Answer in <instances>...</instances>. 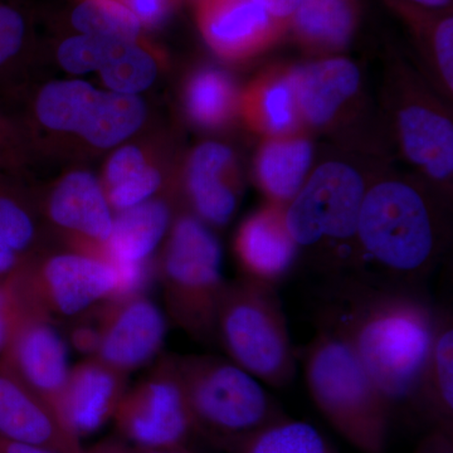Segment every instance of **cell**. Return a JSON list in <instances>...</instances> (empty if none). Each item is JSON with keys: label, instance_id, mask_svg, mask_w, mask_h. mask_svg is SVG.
<instances>
[{"label": "cell", "instance_id": "obj_1", "mask_svg": "<svg viewBox=\"0 0 453 453\" xmlns=\"http://www.w3.org/2000/svg\"><path fill=\"white\" fill-rule=\"evenodd\" d=\"M437 309L422 286L348 273L325 281L319 294L316 326L347 342L393 414L413 416Z\"/></svg>", "mask_w": 453, "mask_h": 453}, {"label": "cell", "instance_id": "obj_2", "mask_svg": "<svg viewBox=\"0 0 453 453\" xmlns=\"http://www.w3.org/2000/svg\"><path fill=\"white\" fill-rule=\"evenodd\" d=\"M449 205L417 175L378 166L360 210L351 273L421 286L449 244Z\"/></svg>", "mask_w": 453, "mask_h": 453}, {"label": "cell", "instance_id": "obj_3", "mask_svg": "<svg viewBox=\"0 0 453 453\" xmlns=\"http://www.w3.org/2000/svg\"><path fill=\"white\" fill-rule=\"evenodd\" d=\"M368 159L348 151L327 157L312 168L285 207L286 226L300 258L325 280L348 275L356 266L360 210L380 166L365 165Z\"/></svg>", "mask_w": 453, "mask_h": 453}, {"label": "cell", "instance_id": "obj_4", "mask_svg": "<svg viewBox=\"0 0 453 453\" xmlns=\"http://www.w3.org/2000/svg\"><path fill=\"white\" fill-rule=\"evenodd\" d=\"M301 360L312 402L340 436L360 453H387L395 414L347 342L318 326Z\"/></svg>", "mask_w": 453, "mask_h": 453}, {"label": "cell", "instance_id": "obj_5", "mask_svg": "<svg viewBox=\"0 0 453 453\" xmlns=\"http://www.w3.org/2000/svg\"><path fill=\"white\" fill-rule=\"evenodd\" d=\"M199 438L226 453L288 414L264 384L216 356H174Z\"/></svg>", "mask_w": 453, "mask_h": 453}, {"label": "cell", "instance_id": "obj_6", "mask_svg": "<svg viewBox=\"0 0 453 453\" xmlns=\"http://www.w3.org/2000/svg\"><path fill=\"white\" fill-rule=\"evenodd\" d=\"M384 110L399 153L417 177L451 204L453 121L451 110L418 70L390 57L384 73Z\"/></svg>", "mask_w": 453, "mask_h": 453}, {"label": "cell", "instance_id": "obj_7", "mask_svg": "<svg viewBox=\"0 0 453 453\" xmlns=\"http://www.w3.org/2000/svg\"><path fill=\"white\" fill-rule=\"evenodd\" d=\"M214 342L262 384L285 388L295 380L296 354L273 286L246 277L226 281L217 310Z\"/></svg>", "mask_w": 453, "mask_h": 453}, {"label": "cell", "instance_id": "obj_8", "mask_svg": "<svg viewBox=\"0 0 453 453\" xmlns=\"http://www.w3.org/2000/svg\"><path fill=\"white\" fill-rule=\"evenodd\" d=\"M157 276L170 320L193 339L214 342L217 310L226 281L222 247L211 226L192 213L173 220Z\"/></svg>", "mask_w": 453, "mask_h": 453}, {"label": "cell", "instance_id": "obj_9", "mask_svg": "<svg viewBox=\"0 0 453 453\" xmlns=\"http://www.w3.org/2000/svg\"><path fill=\"white\" fill-rule=\"evenodd\" d=\"M295 88L303 127L334 140L348 153L381 157L362 68L344 56L319 57L295 65Z\"/></svg>", "mask_w": 453, "mask_h": 453}, {"label": "cell", "instance_id": "obj_10", "mask_svg": "<svg viewBox=\"0 0 453 453\" xmlns=\"http://www.w3.org/2000/svg\"><path fill=\"white\" fill-rule=\"evenodd\" d=\"M19 276L33 308L50 320H73L118 299L120 292V277L111 262L73 249L42 251Z\"/></svg>", "mask_w": 453, "mask_h": 453}, {"label": "cell", "instance_id": "obj_11", "mask_svg": "<svg viewBox=\"0 0 453 453\" xmlns=\"http://www.w3.org/2000/svg\"><path fill=\"white\" fill-rule=\"evenodd\" d=\"M112 419L136 449L190 447L198 434L174 356L163 357L145 380L127 389Z\"/></svg>", "mask_w": 453, "mask_h": 453}, {"label": "cell", "instance_id": "obj_12", "mask_svg": "<svg viewBox=\"0 0 453 453\" xmlns=\"http://www.w3.org/2000/svg\"><path fill=\"white\" fill-rule=\"evenodd\" d=\"M172 225L173 211L165 199L153 198L129 210L116 211L103 257L118 270L119 297L145 295L157 276L154 252L168 235Z\"/></svg>", "mask_w": 453, "mask_h": 453}, {"label": "cell", "instance_id": "obj_13", "mask_svg": "<svg viewBox=\"0 0 453 453\" xmlns=\"http://www.w3.org/2000/svg\"><path fill=\"white\" fill-rule=\"evenodd\" d=\"M100 319L98 360L116 371L129 372L159 356L168 332L162 309L145 295L110 300L97 306Z\"/></svg>", "mask_w": 453, "mask_h": 453}, {"label": "cell", "instance_id": "obj_14", "mask_svg": "<svg viewBox=\"0 0 453 453\" xmlns=\"http://www.w3.org/2000/svg\"><path fill=\"white\" fill-rule=\"evenodd\" d=\"M196 22L205 43L228 62L256 58L288 35V23L252 0H198Z\"/></svg>", "mask_w": 453, "mask_h": 453}, {"label": "cell", "instance_id": "obj_15", "mask_svg": "<svg viewBox=\"0 0 453 453\" xmlns=\"http://www.w3.org/2000/svg\"><path fill=\"white\" fill-rule=\"evenodd\" d=\"M46 214L70 249L103 257L115 213L94 174L73 172L61 179L50 192Z\"/></svg>", "mask_w": 453, "mask_h": 453}, {"label": "cell", "instance_id": "obj_16", "mask_svg": "<svg viewBox=\"0 0 453 453\" xmlns=\"http://www.w3.org/2000/svg\"><path fill=\"white\" fill-rule=\"evenodd\" d=\"M2 362L57 412L71 368L67 344L53 320L44 315H33Z\"/></svg>", "mask_w": 453, "mask_h": 453}, {"label": "cell", "instance_id": "obj_17", "mask_svg": "<svg viewBox=\"0 0 453 453\" xmlns=\"http://www.w3.org/2000/svg\"><path fill=\"white\" fill-rule=\"evenodd\" d=\"M0 437L59 453H85L52 405L0 360Z\"/></svg>", "mask_w": 453, "mask_h": 453}, {"label": "cell", "instance_id": "obj_18", "mask_svg": "<svg viewBox=\"0 0 453 453\" xmlns=\"http://www.w3.org/2000/svg\"><path fill=\"white\" fill-rule=\"evenodd\" d=\"M234 253L242 277L277 288L300 259L285 208L267 203L247 217L235 234Z\"/></svg>", "mask_w": 453, "mask_h": 453}, {"label": "cell", "instance_id": "obj_19", "mask_svg": "<svg viewBox=\"0 0 453 453\" xmlns=\"http://www.w3.org/2000/svg\"><path fill=\"white\" fill-rule=\"evenodd\" d=\"M127 377L95 357L71 368L57 405L65 427L80 440L105 426L127 392Z\"/></svg>", "mask_w": 453, "mask_h": 453}, {"label": "cell", "instance_id": "obj_20", "mask_svg": "<svg viewBox=\"0 0 453 453\" xmlns=\"http://www.w3.org/2000/svg\"><path fill=\"white\" fill-rule=\"evenodd\" d=\"M186 190L193 216L210 226L228 225L243 190L234 150L217 142L196 146L188 160Z\"/></svg>", "mask_w": 453, "mask_h": 453}, {"label": "cell", "instance_id": "obj_21", "mask_svg": "<svg viewBox=\"0 0 453 453\" xmlns=\"http://www.w3.org/2000/svg\"><path fill=\"white\" fill-rule=\"evenodd\" d=\"M240 118L262 138L308 133L301 120L295 65H276L241 89Z\"/></svg>", "mask_w": 453, "mask_h": 453}, {"label": "cell", "instance_id": "obj_22", "mask_svg": "<svg viewBox=\"0 0 453 453\" xmlns=\"http://www.w3.org/2000/svg\"><path fill=\"white\" fill-rule=\"evenodd\" d=\"M314 157L309 133L262 140L255 157V179L267 203L285 208L305 184Z\"/></svg>", "mask_w": 453, "mask_h": 453}, {"label": "cell", "instance_id": "obj_23", "mask_svg": "<svg viewBox=\"0 0 453 453\" xmlns=\"http://www.w3.org/2000/svg\"><path fill=\"white\" fill-rule=\"evenodd\" d=\"M360 22L359 0H303L288 20V35L315 57L340 56Z\"/></svg>", "mask_w": 453, "mask_h": 453}, {"label": "cell", "instance_id": "obj_24", "mask_svg": "<svg viewBox=\"0 0 453 453\" xmlns=\"http://www.w3.org/2000/svg\"><path fill=\"white\" fill-rule=\"evenodd\" d=\"M0 168V280L25 270L43 250L37 208Z\"/></svg>", "mask_w": 453, "mask_h": 453}, {"label": "cell", "instance_id": "obj_25", "mask_svg": "<svg viewBox=\"0 0 453 453\" xmlns=\"http://www.w3.org/2000/svg\"><path fill=\"white\" fill-rule=\"evenodd\" d=\"M413 417H418L428 429L453 431V319L447 308L437 309L436 327Z\"/></svg>", "mask_w": 453, "mask_h": 453}, {"label": "cell", "instance_id": "obj_26", "mask_svg": "<svg viewBox=\"0 0 453 453\" xmlns=\"http://www.w3.org/2000/svg\"><path fill=\"white\" fill-rule=\"evenodd\" d=\"M395 14L412 37L414 47L427 71L429 85L437 94L453 98V11L434 12L387 5Z\"/></svg>", "mask_w": 453, "mask_h": 453}, {"label": "cell", "instance_id": "obj_27", "mask_svg": "<svg viewBox=\"0 0 453 453\" xmlns=\"http://www.w3.org/2000/svg\"><path fill=\"white\" fill-rule=\"evenodd\" d=\"M145 116L142 97L100 91L79 135L95 148H113L134 135L144 124Z\"/></svg>", "mask_w": 453, "mask_h": 453}, {"label": "cell", "instance_id": "obj_28", "mask_svg": "<svg viewBox=\"0 0 453 453\" xmlns=\"http://www.w3.org/2000/svg\"><path fill=\"white\" fill-rule=\"evenodd\" d=\"M241 89L217 68L196 71L186 88V107L199 127L217 129L240 116Z\"/></svg>", "mask_w": 453, "mask_h": 453}, {"label": "cell", "instance_id": "obj_29", "mask_svg": "<svg viewBox=\"0 0 453 453\" xmlns=\"http://www.w3.org/2000/svg\"><path fill=\"white\" fill-rule=\"evenodd\" d=\"M98 92L81 80L50 82L42 88L35 103L38 120L50 130L79 134Z\"/></svg>", "mask_w": 453, "mask_h": 453}, {"label": "cell", "instance_id": "obj_30", "mask_svg": "<svg viewBox=\"0 0 453 453\" xmlns=\"http://www.w3.org/2000/svg\"><path fill=\"white\" fill-rule=\"evenodd\" d=\"M226 453L339 452L314 426L286 416L285 418L244 438Z\"/></svg>", "mask_w": 453, "mask_h": 453}, {"label": "cell", "instance_id": "obj_31", "mask_svg": "<svg viewBox=\"0 0 453 453\" xmlns=\"http://www.w3.org/2000/svg\"><path fill=\"white\" fill-rule=\"evenodd\" d=\"M71 22L80 35L122 42H138L142 23L118 0H82L74 8Z\"/></svg>", "mask_w": 453, "mask_h": 453}, {"label": "cell", "instance_id": "obj_32", "mask_svg": "<svg viewBox=\"0 0 453 453\" xmlns=\"http://www.w3.org/2000/svg\"><path fill=\"white\" fill-rule=\"evenodd\" d=\"M159 65L150 50L135 43H127L115 58L100 71L110 91L136 95L150 88L157 80Z\"/></svg>", "mask_w": 453, "mask_h": 453}, {"label": "cell", "instance_id": "obj_33", "mask_svg": "<svg viewBox=\"0 0 453 453\" xmlns=\"http://www.w3.org/2000/svg\"><path fill=\"white\" fill-rule=\"evenodd\" d=\"M131 42L96 37V35H79L62 42L57 52V59L65 71L73 74L100 73L122 47Z\"/></svg>", "mask_w": 453, "mask_h": 453}, {"label": "cell", "instance_id": "obj_34", "mask_svg": "<svg viewBox=\"0 0 453 453\" xmlns=\"http://www.w3.org/2000/svg\"><path fill=\"white\" fill-rule=\"evenodd\" d=\"M19 273L0 280V360L7 354L23 325L33 315L40 314L27 296Z\"/></svg>", "mask_w": 453, "mask_h": 453}, {"label": "cell", "instance_id": "obj_35", "mask_svg": "<svg viewBox=\"0 0 453 453\" xmlns=\"http://www.w3.org/2000/svg\"><path fill=\"white\" fill-rule=\"evenodd\" d=\"M163 183L162 173L149 164L135 177L106 189L105 195L112 210L121 211L155 198V195L162 189Z\"/></svg>", "mask_w": 453, "mask_h": 453}, {"label": "cell", "instance_id": "obj_36", "mask_svg": "<svg viewBox=\"0 0 453 453\" xmlns=\"http://www.w3.org/2000/svg\"><path fill=\"white\" fill-rule=\"evenodd\" d=\"M149 165L144 151L135 145H127L119 149L110 157L106 165L104 190L119 186L127 179L135 177Z\"/></svg>", "mask_w": 453, "mask_h": 453}, {"label": "cell", "instance_id": "obj_37", "mask_svg": "<svg viewBox=\"0 0 453 453\" xmlns=\"http://www.w3.org/2000/svg\"><path fill=\"white\" fill-rule=\"evenodd\" d=\"M26 26L16 9L0 5V68L18 55L25 41Z\"/></svg>", "mask_w": 453, "mask_h": 453}, {"label": "cell", "instance_id": "obj_38", "mask_svg": "<svg viewBox=\"0 0 453 453\" xmlns=\"http://www.w3.org/2000/svg\"><path fill=\"white\" fill-rule=\"evenodd\" d=\"M100 319L97 308L73 319L68 339L74 350L88 357L96 356L100 345Z\"/></svg>", "mask_w": 453, "mask_h": 453}, {"label": "cell", "instance_id": "obj_39", "mask_svg": "<svg viewBox=\"0 0 453 453\" xmlns=\"http://www.w3.org/2000/svg\"><path fill=\"white\" fill-rule=\"evenodd\" d=\"M22 160L20 139L7 119L0 115V168L14 170Z\"/></svg>", "mask_w": 453, "mask_h": 453}, {"label": "cell", "instance_id": "obj_40", "mask_svg": "<svg viewBox=\"0 0 453 453\" xmlns=\"http://www.w3.org/2000/svg\"><path fill=\"white\" fill-rule=\"evenodd\" d=\"M139 18L142 26H159L168 17L173 0H118Z\"/></svg>", "mask_w": 453, "mask_h": 453}, {"label": "cell", "instance_id": "obj_41", "mask_svg": "<svg viewBox=\"0 0 453 453\" xmlns=\"http://www.w3.org/2000/svg\"><path fill=\"white\" fill-rule=\"evenodd\" d=\"M413 453H453V431L446 428H429Z\"/></svg>", "mask_w": 453, "mask_h": 453}, {"label": "cell", "instance_id": "obj_42", "mask_svg": "<svg viewBox=\"0 0 453 453\" xmlns=\"http://www.w3.org/2000/svg\"><path fill=\"white\" fill-rule=\"evenodd\" d=\"M253 3L264 8L276 19L288 23L292 14L300 7L303 0H252Z\"/></svg>", "mask_w": 453, "mask_h": 453}, {"label": "cell", "instance_id": "obj_43", "mask_svg": "<svg viewBox=\"0 0 453 453\" xmlns=\"http://www.w3.org/2000/svg\"><path fill=\"white\" fill-rule=\"evenodd\" d=\"M384 4L408 5V7L426 9V11H453V0H383Z\"/></svg>", "mask_w": 453, "mask_h": 453}, {"label": "cell", "instance_id": "obj_44", "mask_svg": "<svg viewBox=\"0 0 453 453\" xmlns=\"http://www.w3.org/2000/svg\"><path fill=\"white\" fill-rule=\"evenodd\" d=\"M0 453H59L46 447L29 445V443L14 442L0 437ZM86 453V452H85Z\"/></svg>", "mask_w": 453, "mask_h": 453}, {"label": "cell", "instance_id": "obj_45", "mask_svg": "<svg viewBox=\"0 0 453 453\" xmlns=\"http://www.w3.org/2000/svg\"><path fill=\"white\" fill-rule=\"evenodd\" d=\"M121 453H196L192 447H170V449H135L134 451H124Z\"/></svg>", "mask_w": 453, "mask_h": 453}]
</instances>
